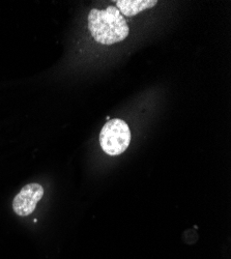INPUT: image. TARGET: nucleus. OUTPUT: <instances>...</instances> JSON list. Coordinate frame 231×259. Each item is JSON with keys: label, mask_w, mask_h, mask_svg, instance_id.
Returning <instances> with one entry per match:
<instances>
[{"label": "nucleus", "mask_w": 231, "mask_h": 259, "mask_svg": "<svg viewBox=\"0 0 231 259\" xmlns=\"http://www.w3.org/2000/svg\"><path fill=\"white\" fill-rule=\"evenodd\" d=\"M88 29L94 39L102 45L122 41L130 32L127 21L114 6L104 11L91 10L88 15Z\"/></svg>", "instance_id": "obj_1"}, {"label": "nucleus", "mask_w": 231, "mask_h": 259, "mask_svg": "<svg viewBox=\"0 0 231 259\" xmlns=\"http://www.w3.org/2000/svg\"><path fill=\"white\" fill-rule=\"evenodd\" d=\"M44 196V188L38 184H28L17 194L13 201L14 211L20 217L31 214L37 202Z\"/></svg>", "instance_id": "obj_3"}, {"label": "nucleus", "mask_w": 231, "mask_h": 259, "mask_svg": "<svg viewBox=\"0 0 231 259\" xmlns=\"http://www.w3.org/2000/svg\"><path fill=\"white\" fill-rule=\"evenodd\" d=\"M131 131L128 123L122 119H110L102 127L100 144L104 153L118 156L125 152L131 143Z\"/></svg>", "instance_id": "obj_2"}, {"label": "nucleus", "mask_w": 231, "mask_h": 259, "mask_svg": "<svg viewBox=\"0 0 231 259\" xmlns=\"http://www.w3.org/2000/svg\"><path fill=\"white\" fill-rule=\"evenodd\" d=\"M116 8L121 15L125 17H134L139 13L154 8L157 0H117Z\"/></svg>", "instance_id": "obj_4"}]
</instances>
